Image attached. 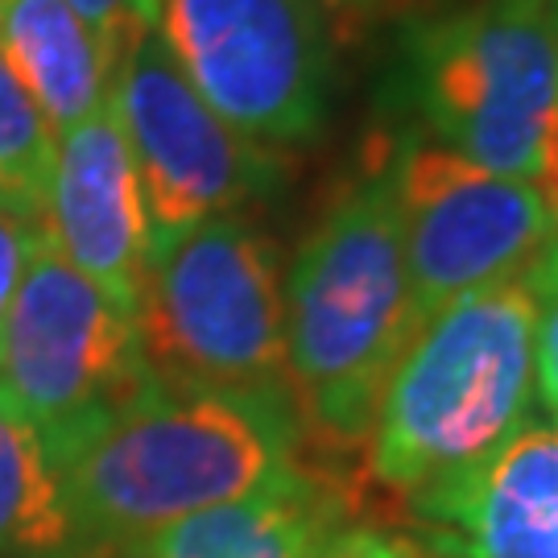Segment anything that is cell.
<instances>
[{"mask_svg":"<svg viewBox=\"0 0 558 558\" xmlns=\"http://www.w3.org/2000/svg\"><path fill=\"white\" fill-rule=\"evenodd\" d=\"M558 54L546 0H472L410 21L385 71L401 133L439 141L497 174L534 179Z\"/></svg>","mask_w":558,"mask_h":558,"instance_id":"4","label":"cell"},{"mask_svg":"<svg viewBox=\"0 0 558 558\" xmlns=\"http://www.w3.org/2000/svg\"><path fill=\"white\" fill-rule=\"evenodd\" d=\"M534 290L509 278L447 302L422 323L380 393L373 476L410 500L435 497L534 422Z\"/></svg>","mask_w":558,"mask_h":558,"instance_id":"3","label":"cell"},{"mask_svg":"<svg viewBox=\"0 0 558 558\" xmlns=\"http://www.w3.org/2000/svg\"><path fill=\"white\" fill-rule=\"evenodd\" d=\"M158 34L240 137L315 145L336 108V41L319 0H161Z\"/></svg>","mask_w":558,"mask_h":558,"instance_id":"7","label":"cell"},{"mask_svg":"<svg viewBox=\"0 0 558 558\" xmlns=\"http://www.w3.org/2000/svg\"><path fill=\"white\" fill-rule=\"evenodd\" d=\"M0 207H34V203H25L9 182L0 179ZM34 211H41V207H34Z\"/></svg>","mask_w":558,"mask_h":558,"instance_id":"22","label":"cell"},{"mask_svg":"<svg viewBox=\"0 0 558 558\" xmlns=\"http://www.w3.org/2000/svg\"><path fill=\"white\" fill-rule=\"evenodd\" d=\"M319 4L336 9V13H352V17H360V13H373L380 0H319Z\"/></svg>","mask_w":558,"mask_h":558,"instance_id":"21","label":"cell"},{"mask_svg":"<svg viewBox=\"0 0 558 558\" xmlns=\"http://www.w3.org/2000/svg\"><path fill=\"white\" fill-rule=\"evenodd\" d=\"M137 311L38 240L0 336V389L66 459L149 389Z\"/></svg>","mask_w":558,"mask_h":558,"instance_id":"6","label":"cell"},{"mask_svg":"<svg viewBox=\"0 0 558 558\" xmlns=\"http://www.w3.org/2000/svg\"><path fill=\"white\" fill-rule=\"evenodd\" d=\"M41 220L50 244L83 278L137 311L149 260V216L112 100L54 137Z\"/></svg>","mask_w":558,"mask_h":558,"instance_id":"10","label":"cell"},{"mask_svg":"<svg viewBox=\"0 0 558 558\" xmlns=\"http://www.w3.org/2000/svg\"><path fill=\"white\" fill-rule=\"evenodd\" d=\"M278 244L244 211L149 240L137 327L149 373L170 385L290 393Z\"/></svg>","mask_w":558,"mask_h":558,"instance_id":"5","label":"cell"},{"mask_svg":"<svg viewBox=\"0 0 558 558\" xmlns=\"http://www.w3.org/2000/svg\"><path fill=\"white\" fill-rule=\"evenodd\" d=\"M66 4L117 50V59L141 34L158 29L161 17V0H66Z\"/></svg>","mask_w":558,"mask_h":558,"instance_id":"18","label":"cell"},{"mask_svg":"<svg viewBox=\"0 0 558 558\" xmlns=\"http://www.w3.org/2000/svg\"><path fill=\"white\" fill-rule=\"evenodd\" d=\"M534 290V385L546 422L558 426V236L530 269Z\"/></svg>","mask_w":558,"mask_h":558,"instance_id":"16","label":"cell"},{"mask_svg":"<svg viewBox=\"0 0 558 558\" xmlns=\"http://www.w3.org/2000/svg\"><path fill=\"white\" fill-rule=\"evenodd\" d=\"M281 294L302 430L356 451L373 435L393 364L418 331L389 145L302 236Z\"/></svg>","mask_w":558,"mask_h":558,"instance_id":"2","label":"cell"},{"mask_svg":"<svg viewBox=\"0 0 558 558\" xmlns=\"http://www.w3.org/2000/svg\"><path fill=\"white\" fill-rule=\"evenodd\" d=\"M546 13H550V34H555V54H558V0H546Z\"/></svg>","mask_w":558,"mask_h":558,"instance_id":"23","label":"cell"},{"mask_svg":"<svg viewBox=\"0 0 558 558\" xmlns=\"http://www.w3.org/2000/svg\"><path fill=\"white\" fill-rule=\"evenodd\" d=\"M54 166V129L0 50V179L41 207Z\"/></svg>","mask_w":558,"mask_h":558,"instance_id":"15","label":"cell"},{"mask_svg":"<svg viewBox=\"0 0 558 558\" xmlns=\"http://www.w3.org/2000/svg\"><path fill=\"white\" fill-rule=\"evenodd\" d=\"M0 558H83L66 468L34 418L0 389Z\"/></svg>","mask_w":558,"mask_h":558,"instance_id":"14","label":"cell"},{"mask_svg":"<svg viewBox=\"0 0 558 558\" xmlns=\"http://www.w3.org/2000/svg\"><path fill=\"white\" fill-rule=\"evenodd\" d=\"M46 236V220L34 207H0V336H4V319L21 286V274L34 257L38 240Z\"/></svg>","mask_w":558,"mask_h":558,"instance_id":"17","label":"cell"},{"mask_svg":"<svg viewBox=\"0 0 558 558\" xmlns=\"http://www.w3.org/2000/svg\"><path fill=\"white\" fill-rule=\"evenodd\" d=\"M294 401L149 380L66 459L83 558H124L174 521L228 505L302 468Z\"/></svg>","mask_w":558,"mask_h":558,"instance_id":"1","label":"cell"},{"mask_svg":"<svg viewBox=\"0 0 558 558\" xmlns=\"http://www.w3.org/2000/svg\"><path fill=\"white\" fill-rule=\"evenodd\" d=\"M418 327L447 302L521 278L550 248L555 223L534 179L497 174L418 133H389Z\"/></svg>","mask_w":558,"mask_h":558,"instance_id":"8","label":"cell"},{"mask_svg":"<svg viewBox=\"0 0 558 558\" xmlns=\"http://www.w3.org/2000/svg\"><path fill=\"white\" fill-rule=\"evenodd\" d=\"M418 513L456 558H558V426L530 422L493 463Z\"/></svg>","mask_w":558,"mask_h":558,"instance_id":"11","label":"cell"},{"mask_svg":"<svg viewBox=\"0 0 558 558\" xmlns=\"http://www.w3.org/2000/svg\"><path fill=\"white\" fill-rule=\"evenodd\" d=\"M343 525L336 484L294 468L269 488L166 525L124 558H319Z\"/></svg>","mask_w":558,"mask_h":558,"instance_id":"12","label":"cell"},{"mask_svg":"<svg viewBox=\"0 0 558 558\" xmlns=\"http://www.w3.org/2000/svg\"><path fill=\"white\" fill-rule=\"evenodd\" d=\"M0 50L38 100L54 137L108 108L117 50L66 0H4Z\"/></svg>","mask_w":558,"mask_h":558,"instance_id":"13","label":"cell"},{"mask_svg":"<svg viewBox=\"0 0 558 558\" xmlns=\"http://www.w3.org/2000/svg\"><path fill=\"white\" fill-rule=\"evenodd\" d=\"M0 9H4V0H0Z\"/></svg>","mask_w":558,"mask_h":558,"instance_id":"24","label":"cell"},{"mask_svg":"<svg viewBox=\"0 0 558 558\" xmlns=\"http://www.w3.org/2000/svg\"><path fill=\"white\" fill-rule=\"evenodd\" d=\"M319 558H426L414 542L385 534L373 525H343L319 550Z\"/></svg>","mask_w":558,"mask_h":558,"instance_id":"19","label":"cell"},{"mask_svg":"<svg viewBox=\"0 0 558 558\" xmlns=\"http://www.w3.org/2000/svg\"><path fill=\"white\" fill-rule=\"evenodd\" d=\"M542 191V203L550 211V223H555L558 236V104L546 117V129H542V149H538V174H534Z\"/></svg>","mask_w":558,"mask_h":558,"instance_id":"20","label":"cell"},{"mask_svg":"<svg viewBox=\"0 0 558 558\" xmlns=\"http://www.w3.org/2000/svg\"><path fill=\"white\" fill-rule=\"evenodd\" d=\"M108 100L137 166L149 240L244 211L269 199L286 179L274 149L240 137L195 92L158 29L120 54Z\"/></svg>","mask_w":558,"mask_h":558,"instance_id":"9","label":"cell"}]
</instances>
